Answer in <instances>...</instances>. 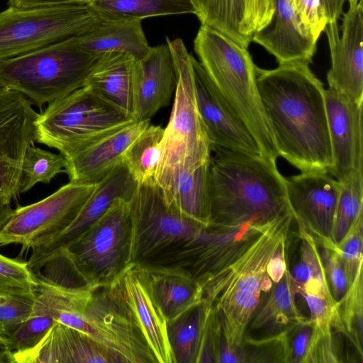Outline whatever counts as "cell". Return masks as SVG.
I'll list each match as a JSON object with an SVG mask.
<instances>
[{
  "mask_svg": "<svg viewBox=\"0 0 363 363\" xmlns=\"http://www.w3.org/2000/svg\"><path fill=\"white\" fill-rule=\"evenodd\" d=\"M256 79L279 156L301 172H329L333 162L325 89L309 64L256 67Z\"/></svg>",
  "mask_w": 363,
  "mask_h": 363,
  "instance_id": "1",
  "label": "cell"
},
{
  "mask_svg": "<svg viewBox=\"0 0 363 363\" xmlns=\"http://www.w3.org/2000/svg\"><path fill=\"white\" fill-rule=\"evenodd\" d=\"M209 178L211 223L264 224L291 212L276 161L213 147Z\"/></svg>",
  "mask_w": 363,
  "mask_h": 363,
  "instance_id": "2",
  "label": "cell"
},
{
  "mask_svg": "<svg viewBox=\"0 0 363 363\" xmlns=\"http://www.w3.org/2000/svg\"><path fill=\"white\" fill-rule=\"evenodd\" d=\"M194 49L212 83L247 127L261 155L276 161L279 154L258 91L257 66L248 48L201 25Z\"/></svg>",
  "mask_w": 363,
  "mask_h": 363,
  "instance_id": "3",
  "label": "cell"
},
{
  "mask_svg": "<svg viewBox=\"0 0 363 363\" xmlns=\"http://www.w3.org/2000/svg\"><path fill=\"white\" fill-rule=\"evenodd\" d=\"M99 57L72 37L0 62V82L40 108L82 87Z\"/></svg>",
  "mask_w": 363,
  "mask_h": 363,
  "instance_id": "4",
  "label": "cell"
},
{
  "mask_svg": "<svg viewBox=\"0 0 363 363\" xmlns=\"http://www.w3.org/2000/svg\"><path fill=\"white\" fill-rule=\"evenodd\" d=\"M129 201L121 198L115 200L98 220L50 255L41 266L54 259L73 269L91 286L111 285L130 264Z\"/></svg>",
  "mask_w": 363,
  "mask_h": 363,
  "instance_id": "5",
  "label": "cell"
},
{
  "mask_svg": "<svg viewBox=\"0 0 363 363\" xmlns=\"http://www.w3.org/2000/svg\"><path fill=\"white\" fill-rule=\"evenodd\" d=\"M136 121L88 87L48 104L38 114L35 141L57 149L65 157Z\"/></svg>",
  "mask_w": 363,
  "mask_h": 363,
  "instance_id": "6",
  "label": "cell"
},
{
  "mask_svg": "<svg viewBox=\"0 0 363 363\" xmlns=\"http://www.w3.org/2000/svg\"><path fill=\"white\" fill-rule=\"evenodd\" d=\"M129 204L130 264H154L183 247L206 226L169 206L155 179L138 184Z\"/></svg>",
  "mask_w": 363,
  "mask_h": 363,
  "instance_id": "7",
  "label": "cell"
},
{
  "mask_svg": "<svg viewBox=\"0 0 363 363\" xmlns=\"http://www.w3.org/2000/svg\"><path fill=\"white\" fill-rule=\"evenodd\" d=\"M174 60L176 86L174 104L162 142L157 170L197 168L208 162L212 145L199 113L192 55L181 38H166Z\"/></svg>",
  "mask_w": 363,
  "mask_h": 363,
  "instance_id": "8",
  "label": "cell"
},
{
  "mask_svg": "<svg viewBox=\"0 0 363 363\" xmlns=\"http://www.w3.org/2000/svg\"><path fill=\"white\" fill-rule=\"evenodd\" d=\"M101 16L89 3L0 12V62L89 30Z\"/></svg>",
  "mask_w": 363,
  "mask_h": 363,
  "instance_id": "9",
  "label": "cell"
},
{
  "mask_svg": "<svg viewBox=\"0 0 363 363\" xmlns=\"http://www.w3.org/2000/svg\"><path fill=\"white\" fill-rule=\"evenodd\" d=\"M55 320L88 335L121 363H156L130 309L112 285L96 288L81 313H60Z\"/></svg>",
  "mask_w": 363,
  "mask_h": 363,
  "instance_id": "10",
  "label": "cell"
},
{
  "mask_svg": "<svg viewBox=\"0 0 363 363\" xmlns=\"http://www.w3.org/2000/svg\"><path fill=\"white\" fill-rule=\"evenodd\" d=\"M294 219L291 212L279 218L245 253L208 279L202 285L203 301L211 306L218 301L257 306L262 293L273 285L269 260L286 240Z\"/></svg>",
  "mask_w": 363,
  "mask_h": 363,
  "instance_id": "11",
  "label": "cell"
},
{
  "mask_svg": "<svg viewBox=\"0 0 363 363\" xmlns=\"http://www.w3.org/2000/svg\"><path fill=\"white\" fill-rule=\"evenodd\" d=\"M97 183L69 182L45 199L13 210L0 230V246L33 249L62 232L74 220Z\"/></svg>",
  "mask_w": 363,
  "mask_h": 363,
  "instance_id": "12",
  "label": "cell"
},
{
  "mask_svg": "<svg viewBox=\"0 0 363 363\" xmlns=\"http://www.w3.org/2000/svg\"><path fill=\"white\" fill-rule=\"evenodd\" d=\"M278 219L264 224L211 223L183 247L149 265L183 267L202 286L245 253Z\"/></svg>",
  "mask_w": 363,
  "mask_h": 363,
  "instance_id": "13",
  "label": "cell"
},
{
  "mask_svg": "<svg viewBox=\"0 0 363 363\" xmlns=\"http://www.w3.org/2000/svg\"><path fill=\"white\" fill-rule=\"evenodd\" d=\"M38 114L24 95L0 82V204L10 205L20 194L22 162L35 141Z\"/></svg>",
  "mask_w": 363,
  "mask_h": 363,
  "instance_id": "14",
  "label": "cell"
},
{
  "mask_svg": "<svg viewBox=\"0 0 363 363\" xmlns=\"http://www.w3.org/2000/svg\"><path fill=\"white\" fill-rule=\"evenodd\" d=\"M340 183L327 172H301L286 178V195L294 220L317 245L334 247L333 228Z\"/></svg>",
  "mask_w": 363,
  "mask_h": 363,
  "instance_id": "15",
  "label": "cell"
},
{
  "mask_svg": "<svg viewBox=\"0 0 363 363\" xmlns=\"http://www.w3.org/2000/svg\"><path fill=\"white\" fill-rule=\"evenodd\" d=\"M340 26L328 23L324 31L328 41L331 66L327 73L328 88L363 101L362 0L349 4Z\"/></svg>",
  "mask_w": 363,
  "mask_h": 363,
  "instance_id": "16",
  "label": "cell"
},
{
  "mask_svg": "<svg viewBox=\"0 0 363 363\" xmlns=\"http://www.w3.org/2000/svg\"><path fill=\"white\" fill-rule=\"evenodd\" d=\"M192 65L197 107L212 147L261 155L245 125L194 57Z\"/></svg>",
  "mask_w": 363,
  "mask_h": 363,
  "instance_id": "17",
  "label": "cell"
},
{
  "mask_svg": "<svg viewBox=\"0 0 363 363\" xmlns=\"http://www.w3.org/2000/svg\"><path fill=\"white\" fill-rule=\"evenodd\" d=\"M325 99L333 162L328 173L342 182L363 171V101L330 88Z\"/></svg>",
  "mask_w": 363,
  "mask_h": 363,
  "instance_id": "18",
  "label": "cell"
},
{
  "mask_svg": "<svg viewBox=\"0 0 363 363\" xmlns=\"http://www.w3.org/2000/svg\"><path fill=\"white\" fill-rule=\"evenodd\" d=\"M138 182L128 171L123 160L99 181L79 213L62 232L32 249L28 266L35 272L53 252L66 246L98 220L119 199L130 200Z\"/></svg>",
  "mask_w": 363,
  "mask_h": 363,
  "instance_id": "19",
  "label": "cell"
},
{
  "mask_svg": "<svg viewBox=\"0 0 363 363\" xmlns=\"http://www.w3.org/2000/svg\"><path fill=\"white\" fill-rule=\"evenodd\" d=\"M111 285L130 309L156 363H175L167 321L153 299L143 267L129 264Z\"/></svg>",
  "mask_w": 363,
  "mask_h": 363,
  "instance_id": "20",
  "label": "cell"
},
{
  "mask_svg": "<svg viewBox=\"0 0 363 363\" xmlns=\"http://www.w3.org/2000/svg\"><path fill=\"white\" fill-rule=\"evenodd\" d=\"M150 121H134L65 157L69 182L95 184L123 161L125 151Z\"/></svg>",
  "mask_w": 363,
  "mask_h": 363,
  "instance_id": "21",
  "label": "cell"
},
{
  "mask_svg": "<svg viewBox=\"0 0 363 363\" xmlns=\"http://www.w3.org/2000/svg\"><path fill=\"white\" fill-rule=\"evenodd\" d=\"M252 41L263 47L281 65L311 63L318 40L304 26L289 0H274L269 23L255 32Z\"/></svg>",
  "mask_w": 363,
  "mask_h": 363,
  "instance_id": "22",
  "label": "cell"
},
{
  "mask_svg": "<svg viewBox=\"0 0 363 363\" xmlns=\"http://www.w3.org/2000/svg\"><path fill=\"white\" fill-rule=\"evenodd\" d=\"M121 363L88 335L56 322L32 350L14 357V363Z\"/></svg>",
  "mask_w": 363,
  "mask_h": 363,
  "instance_id": "23",
  "label": "cell"
},
{
  "mask_svg": "<svg viewBox=\"0 0 363 363\" xmlns=\"http://www.w3.org/2000/svg\"><path fill=\"white\" fill-rule=\"evenodd\" d=\"M136 121H150L161 108L169 105L176 86L174 60L168 44L152 47L135 62Z\"/></svg>",
  "mask_w": 363,
  "mask_h": 363,
  "instance_id": "24",
  "label": "cell"
},
{
  "mask_svg": "<svg viewBox=\"0 0 363 363\" xmlns=\"http://www.w3.org/2000/svg\"><path fill=\"white\" fill-rule=\"evenodd\" d=\"M209 161L193 169H160L155 177L169 206L206 226L211 223Z\"/></svg>",
  "mask_w": 363,
  "mask_h": 363,
  "instance_id": "25",
  "label": "cell"
},
{
  "mask_svg": "<svg viewBox=\"0 0 363 363\" xmlns=\"http://www.w3.org/2000/svg\"><path fill=\"white\" fill-rule=\"evenodd\" d=\"M135 62L134 57L125 53L105 52L98 57L83 86L134 118Z\"/></svg>",
  "mask_w": 363,
  "mask_h": 363,
  "instance_id": "26",
  "label": "cell"
},
{
  "mask_svg": "<svg viewBox=\"0 0 363 363\" xmlns=\"http://www.w3.org/2000/svg\"><path fill=\"white\" fill-rule=\"evenodd\" d=\"M140 266L145 272L153 299L167 323L203 301L202 286L187 269L180 267Z\"/></svg>",
  "mask_w": 363,
  "mask_h": 363,
  "instance_id": "27",
  "label": "cell"
},
{
  "mask_svg": "<svg viewBox=\"0 0 363 363\" xmlns=\"http://www.w3.org/2000/svg\"><path fill=\"white\" fill-rule=\"evenodd\" d=\"M141 22L140 19L101 16L96 26L74 39L80 48L97 56L117 52L140 60L152 48Z\"/></svg>",
  "mask_w": 363,
  "mask_h": 363,
  "instance_id": "28",
  "label": "cell"
},
{
  "mask_svg": "<svg viewBox=\"0 0 363 363\" xmlns=\"http://www.w3.org/2000/svg\"><path fill=\"white\" fill-rule=\"evenodd\" d=\"M268 296L259 303L250 323L252 330H267L273 335L291 331L308 319L298 310L294 301L289 270L267 292Z\"/></svg>",
  "mask_w": 363,
  "mask_h": 363,
  "instance_id": "29",
  "label": "cell"
},
{
  "mask_svg": "<svg viewBox=\"0 0 363 363\" xmlns=\"http://www.w3.org/2000/svg\"><path fill=\"white\" fill-rule=\"evenodd\" d=\"M211 307L203 301L177 319L167 323L168 340L175 363H197Z\"/></svg>",
  "mask_w": 363,
  "mask_h": 363,
  "instance_id": "30",
  "label": "cell"
},
{
  "mask_svg": "<svg viewBox=\"0 0 363 363\" xmlns=\"http://www.w3.org/2000/svg\"><path fill=\"white\" fill-rule=\"evenodd\" d=\"M202 26L225 35L248 48L252 42L241 33L245 0H191Z\"/></svg>",
  "mask_w": 363,
  "mask_h": 363,
  "instance_id": "31",
  "label": "cell"
},
{
  "mask_svg": "<svg viewBox=\"0 0 363 363\" xmlns=\"http://www.w3.org/2000/svg\"><path fill=\"white\" fill-rule=\"evenodd\" d=\"M89 4L101 16L140 20L196 12L191 0H91Z\"/></svg>",
  "mask_w": 363,
  "mask_h": 363,
  "instance_id": "32",
  "label": "cell"
},
{
  "mask_svg": "<svg viewBox=\"0 0 363 363\" xmlns=\"http://www.w3.org/2000/svg\"><path fill=\"white\" fill-rule=\"evenodd\" d=\"M164 128L150 124L130 144L123 162L138 184L155 179L162 157Z\"/></svg>",
  "mask_w": 363,
  "mask_h": 363,
  "instance_id": "33",
  "label": "cell"
},
{
  "mask_svg": "<svg viewBox=\"0 0 363 363\" xmlns=\"http://www.w3.org/2000/svg\"><path fill=\"white\" fill-rule=\"evenodd\" d=\"M362 269L348 289L345 296L337 302L332 328L343 333L362 357Z\"/></svg>",
  "mask_w": 363,
  "mask_h": 363,
  "instance_id": "34",
  "label": "cell"
},
{
  "mask_svg": "<svg viewBox=\"0 0 363 363\" xmlns=\"http://www.w3.org/2000/svg\"><path fill=\"white\" fill-rule=\"evenodd\" d=\"M340 183V191L333 228V240L336 245L363 214V171L357 172Z\"/></svg>",
  "mask_w": 363,
  "mask_h": 363,
  "instance_id": "35",
  "label": "cell"
},
{
  "mask_svg": "<svg viewBox=\"0 0 363 363\" xmlns=\"http://www.w3.org/2000/svg\"><path fill=\"white\" fill-rule=\"evenodd\" d=\"M66 159L62 154L36 147H28L22 162L20 193H25L37 183L48 184L58 174L64 172Z\"/></svg>",
  "mask_w": 363,
  "mask_h": 363,
  "instance_id": "36",
  "label": "cell"
},
{
  "mask_svg": "<svg viewBox=\"0 0 363 363\" xmlns=\"http://www.w3.org/2000/svg\"><path fill=\"white\" fill-rule=\"evenodd\" d=\"M289 332L260 340L245 336L239 347L231 348L233 362H289Z\"/></svg>",
  "mask_w": 363,
  "mask_h": 363,
  "instance_id": "37",
  "label": "cell"
},
{
  "mask_svg": "<svg viewBox=\"0 0 363 363\" xmlns=\"http://www.w3.org/2000/svg\"><path fill=\"white\" fill-rule=\"evenodd\" d=\"M56 322L53 315L35 299L30 316L8 337L13 360L15 356L34 348Z\"/></svg>",
  "mask_w": 363,
  "mask_h": 363,
  "instance_id": "38",
  "label": "cell"
},
{
  "mask_svg": "<svg viewBox=\"0 0 363 363\" xmlns=\"http://www.w3.org/2000/svg\"><path fill=\"white\" fill-rule=\"evenodd\" d=\"M35 287L0 292V334L9 337L32 314L35 303Z\"/></svg>",
  "mask_w": 363,
  "mask_h": 363,
  "instance_id": "39",
  "label": "cell"
},
{
  "mask_svg": "<svg viewBox=\"0 0 363 363\" xmlns=\"http://www.w3.org/2000/svg\"><path fill=\"white\" fill-rule=\"evenodd\" d=\"M362 217L360 215L351 228L336 245L349 288L362 269Z\"/></svg>",
  "mask_w": 363,
  "mask_h": 363,
  "instance_id": "40",
  "label": "cell"
},
{
  "mask_svg": "<svg viewBox=\"0 0 363 363\" xmlns=\"http://www.w3.org/2000/svg\"><path fill=\"white\" fill-rule=\"evenodd\" d=\"M38 285L28 262H20L0 254V292L34 288Z\"/></svg>",
  "mask_w": 363,
  "mask_h": 363,
  "instance_id": "41",
  "label": "cell"
},
{
  "mask_svg": "<svg viewBox=\"0 0 363 363\" xmlns=\"http://www.w3.org/2000/svg\"><path fill=\"white\" fill-rule=\"evenodd\" d=\"M318 251L331 295L338 302L345 296L349 286L336 246L320 245Z\"/></svg>",
  "mask_w": 363,
  "mask_h": 363,
  "instance_id": "42",
  "label": "cell"
},
{
  "mask_svg": "<svg viewBox=\"0 0 363 363\" xmlns=\"http://www.w3.org/2000/svg\"><path fill=\"white\" fill-rule=\"evenodd\" d=\"M314 326V325H313ZM340 352L330 329H320L314 326L306 362H340Z\"/></svg>",
  "mask_w": 363,
  "mask_h": 363,
  "instance_id": "43",
  "label": "cell"
},
{
  "mask_svg": "<svg viewBox=\"0 0 363 363\" xmlns=\"http://www.w3.org/2000/svg\"><path fill=\"white\" fill-rule=\"evenodd\" d=\"M274 11V0H245L241 33L252 40V35L268 25Z\"/></svg>",
  "mask_w": 363,
  "mask_h": 363,
  "instance_id": "44",
  "label": "cell"
},
{
  "mask_svg": "<svg viewBox=\"0 0 363 363\" xmlns=\"http://www.w3.org/2000/svg\"><path fill=\"white\" fill-rule=\"evenodd\" d=\"M306 29L318 40L328 23L320 0H289Z\"/></svg>",
  "mask_w": 363,
  "mask_h": 363,
  "instance_id": "45",
  "label": "cell"
},
{
  "mask_svg": "<svg viewBox=\"0 0 363 363\" xmlns=\"http://www.w3.org/2000/svg\"><path fill=\"white\" fill-rule=\"evenodd\" d=\"M313 328L312 322L307 320L291 330L294 335L291 341L289 340V362L303 363L313 333Z\"/></svg>",
  "mask_w": 363,
  "mask_h": 363,
  "instance_id": "46",
  "label": "cell"
},
{
  "mask_svg": "<svg viewBox=\"0 0 363 363\" xmlns=\"http://www.w3.org/2000/svg\"><path fill=\"white\" fill-rule=\"evenodd\" d=\"M286 240L280 243L267 266V273L273 282L278 283L284 277L286 268L285 245Z\"/></svg>",
  "mask_w": 363,
  "mask_h": 363,
  "instance_id": "47",
  "label": "cell"
},
{
  "mask_svg": "<svg viewBox=\"0 0 363 363\" xmlns=\"http://www.w3.org/2000/svg\"><path fill=\"white\" fill-rule=\"evenodd\" d=\"M91 0H8V5L16 8H36L65 4L89 3Z\"/></svg>",
  "mask_w": 363,
  "mask_h": 363,
  "instance_id": "48",
  "label": "cell"
},
{
  "mask_svg": "<svg viewBox=\"0 0 363 363\" xmlns=\"http://www.w3.org/2000/svg\"><path fill=\"white\" fill-rule=\"evenodd\" d=\"M325 11L328 23L337 22L343 11L346 0H320Z\"/></svg>",
  "mask_w": 363,
  "mask_h": 363,
  "instance_id": "49",
  "label": "cell"
},
{
  "mask_svg": "<svg viewBox=\"0 0 363 363\" xmlns=\"http://www.w3.org/2000/svg\"><path fill=\"white\" fill-rule=\"evenodd\" d=\"M0 363H14L9 338L0 334Z\"/></svg>",
  "mask_w": 363,
  "mask_h": 363,
  "instance_id": "50",
  "label": "cell"
},
{
  "mask_svg": "<svg viewBox=\"0 0 363 363\" xmlns=\"http://www.w3.org/2000/svg\"><path fill=\"white\" fill-rule=\"evenodd\" d=\"M13 212L10 205L0 204V230L11 217Z\"/></svg>",
  "mask_w": 363,
  "mask_h": 363,
  "instance_id": "51",
  "label": "cell"
},
{
  "mask_svg": "<svg viewBox=\"0 0 363 363\" xmlns=\"http://www.w3.org/2000/svg\"><path fill=\"white\" fill-rule=\"evenodd\" d=\"M349 4H353L357 2L359 0H347Z\"/></svg>",
  "mask_w": 363,
  "mask_h": 363,
  "instance_id": "52",
  "label": "cell"
}]
</instances>
